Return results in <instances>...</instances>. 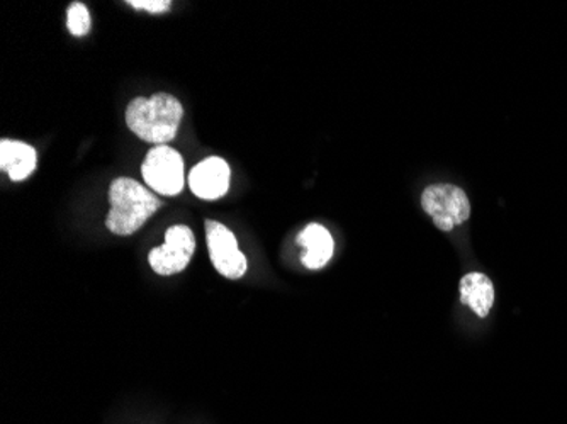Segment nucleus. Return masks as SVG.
Returning <instances> with one entry per match:
<instances>
[{"mask_svg": "<svg viewBox=\"0 0 567 424\" xmlns=\"http://www.w3.org/2000/svg\"><path fill=\"white\" fill-rule=\"evenodd\" d=\"M91 12L82 2H73L66 11V28L73 37H85L91 31Z\"/></svg>", "mask_w": 567, "mask_h": 424, "instance_id": "nucleus-11", "label": "nucleus"}, {"mask_svg": "<svg viewBox=\"0 0 567 424\" xmlns=\"http://www.w3.org/2000/svg\"><path fill=\"white\" fill-rule=\"evenodd\" d=\"M231 170L219 156H212L197 164L189 174V187L204 200L221 199L229 190Z\"/></svg>", "mask_w": 567, "mask_h": 424, "instance_id": "nucleus-7", "label": "nucleus"}, {"mask_svg": "<svg viewBox=\"0 0 567 424\" xmlns=\"http://www.w3.org/2000/svg\"><path fill=\"white\" fill-rule=\"evenodd\" d=\"M183 116V104L174 95L155 94L127 104L126 124L143 142L161 146L177 136Z\"/></svg>", "mask_w": 567, "mask_h": 424, "instance_id": "nucleus-1", "label": "nucleus"}, {"mask_svg": "<svg viewBox=\"0 0 567 424\" xmlns=\"http://www.w3.org/2000/svg\"><path fill=\"white\" fill-rule=\"evenodd\" d=\"M142 174L150 189L162 196H177L186 184L183 156L167 145L150 149L143 162Z\"/></svg>", "mask_w": 567, "mask_h": 424, "instance_id": "nucleus-4", "label": "nucleus"}, {"mask_svg": "<svg viewBox=\"0 0 567 424\" xmlns=\"http://www.w3.org/2000/svg\"><path fill=\"white\" fill-rule=\"evenodd\" d=\"M461 302L471 311L476 312L477 318H486L495 304V286L486 273L473 272L462 277Z\"/></svg>", "mask_w": 567, "mask_h": 424, "instance_id": "nucleus-10", "label": "nucleus"}, {"mask_svg": "<svg viewBox=\"0 0 567 424\" xmlns=\"http://www.w3.org/2000/svg\"><path fill=\"white\" fill-rule=\"evenodd\" d=\"M127 6H132L133 9H143V11L152 12V14H161V12L171 9L168 0H130Z\"/></svg>", "mask_w": 567, "mask_h": 424, "instance_id": "nucleus-12", "label": "nucleus"}, {"mask_svg": "<svg viewBox=\"0 0 567 424\" xmlns=\"http://www.w3.org/2000/svg\"><path fill=\"white\" fill-rule=\"evenodd\" d=\"M37 164L38 153L33 146L11 139H2L0 143V168L11 180L21 182L30 177Z\"/></svg>", "mask_w": 567, "mask_h": 424, "instance_id": "nucleus-9", "label": "nucleus"}, {"mask_svg": "<svg viewBox=\"0 0 567 424\" xmlns=\"http://www.w3.org/2000/svg\"><path fill=\"white\" fill-rule=\"evenodd\" d=\"M111 210L106 226L114 235L130 236L138 231L162 207L145 185L133 178H117L110 189Z\"/></svg>", "mask_w": 567, "mask_h": 424, "instance_id": "nucleus-2", "label": "nucleus"}, {"mask_svg": "<svg viewBox=\"0 0 567 424\" xmlns=\"http://www.w3.org/2000/svg\"><path fill=\"white\" fill-rule=\"evenodd\" d=\"M206 240L213 267L226 279H241L247 272V257L238 248L237 236L218 221H206Z\"/></svg>", "mask_w": 567, "mask_h": 424, "instance_id": "nucleus-6", "label": "nucleus"}, {"mask_svg": "<svg viewBox=\"0 0 567 424\" xmlns=\"http://www.w3.org/2000/svg\"><path fill=\"white\" fill-rule=\"evenodd\" d=\"M194 251H196V238L193 229L186 225L171 226L165 232V245L153 248L150 251L148 261L158 276H174L187 269Z\"/></svg>", "mask_w": 567, "mask_h": 424, "instance_id": "nucleus-5", "label": "nucleus"}, {"mask_svg": "<svg viewBox=\"0 0 567 424\" xmlns=\"http://www.w3.org/2000/svg\"><path fill=\"white\" fill-rule=\"evenodd\" d=\"M422 206L433 225L442 231H452L471 216L470 197L457 185H430L423 190Z\"/></svg>", "mask_w": 567, "mask_h": 424, "instance_id": "nucleus-3", "label": "nucleus"}, {"mask_svg": "<svg viewBox=\"0 0 567 424\" xmlns=\"http://www.w3.org/2000/svg\"><path fill=\"white\" fill-rule=\"evenodd\" d=\"M298 244L305 248L302 263L311 270L323 269L324 265L333 257V236L324 226L309 225L298 236Z\"/></svg>", "mask_w": 567, "mask_h": 424, "instance_id": "nucleus-8", "label": "nucleus"}]
</instances>
